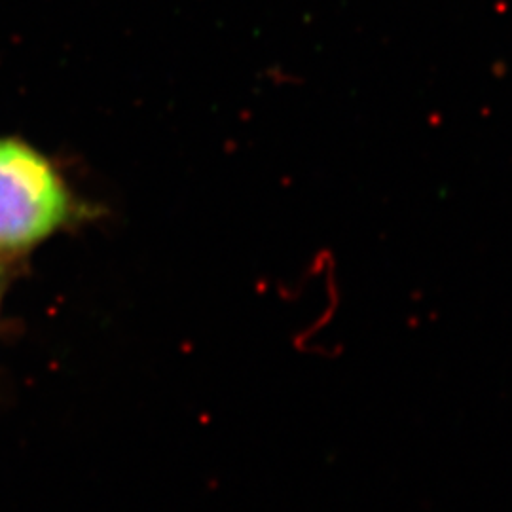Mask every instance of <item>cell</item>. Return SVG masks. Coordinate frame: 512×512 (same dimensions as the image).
I'll list each match as a JSON object with an SVG mask.
<instances>
[{"label":"cell","instance_id":"cell-1","mask_svg":"<svg viewBox=\"0 0 512 512\" xmlns=\"http://www.w3.org/2000/svg\"><path fill=\"white\" fill-rule=\"evenodd\" d=\"M65 173L25 139L0 135V260L14 262L55 234L93 219Z\"/></svg>","mask_w":512,"mask_h":512},{"label":"cell","instance_id":"cell-2","mask_svg":"<svg viewBox=\"0 0 512 512\" xmlns=\"http://www.w3.org/2000/svg\"><path fill=\"white\" fill-rule=\"evenodd\" d=\"M4 289H6V262L0 260V304H2Z\"/></svg>","mask_w":512,"mask_h":512}]
</instances>
